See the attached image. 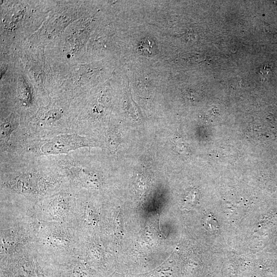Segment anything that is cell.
I'll list each match as a JSON object with an SVG mask.
<instances>
[{
    "label": "cell",
    "mask_w": 277,
    "mask_h": 277,
    "mask_svg": "<svg viewBox=\"0 0 277 277\" xmlns=\"http://www.w3.org/2000/svg\"><path fill=\"white\" fill-rule=\"evenodd\" d=\"M1 163L2 211L31 213L41 200L67 185L47 157L6 156Z\"/></svg>",
    "instance_id": "1"
},
{
    "label": "cell",
    "mask_w": 277,
    "mask_h": 277,
    "mask_svg": "<svg viewBox=\"0 0 277 277\" xmlns=\"http://www.w3.org/2000/svg\"><path fill=\"white\" fill-rule=\"evenodd\" d=\"M83 238L70 222H40L35 242L44 259L68 260L78 255Z\"/></svg>",
    "instance_id": "2"
},
{
    "label": "cell",
    "mask_w": 277,
    "mask_h": 277,
    "mask_svg": "<svg viewBox=\"0 0 277 277\" xmlns=\"http://www.w3.org/2000/svg\"><path fill=\"white\" fill-rule=\"evenodd\" d=\"M1 255L15 256L35 246L40 225L31 214L1 213Z\"/></svg>",
    "instance_id": "3"
},
{
    "label": "cell",
    "mask_w": 277,
    "mask_h": 277,
    "mask_svg": "<svg viewBox=\"0 0 277 277\" xmlns=\"http://www.w3.org/2000/svg\"><path fill=\"white\" fill-rule=\"evenodd\" d=\"M98 147L96 141L89 136L78 133H67L46 139L26 140L12 155L34 158L55 157Z\"/></svg>",
    "instance_id": "4"
},
{
    "label": "cell",
    "mask_w": 277,
    "mask_h": 277,
    "mask_svg": "<svg viewBox=\"0 0 277 277\" xmlns=\"http://www.w3.org/2000/svg\"><path fill=\"white\" fill-rule=\"evenodd\" d=\"M76 192L68 184L38 202L32 213L40 222H71Z\"/></svg>",
    "instance_id": "5"
},
{
    "label": "cell",
    "mask_w": 277,
    "mask_h": 277,
    "mask_svg": "<svg viewBox=\"0 0 277 277\" xmlns=\"http://www.w3.org/2000/svg\"><path fill=\"white\" fill-rule=\"evenodd\" d=\"M121 142L117 129L112 127L109 128L106 135V142L110 152L114 153L117 151Z\"/></svg>",
    "instance_id": "6"
}]
</instances>
